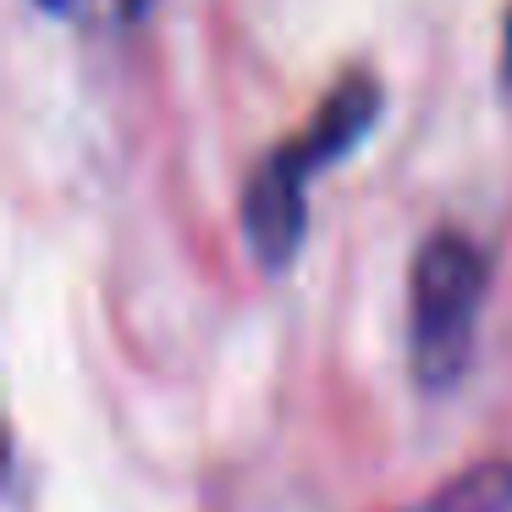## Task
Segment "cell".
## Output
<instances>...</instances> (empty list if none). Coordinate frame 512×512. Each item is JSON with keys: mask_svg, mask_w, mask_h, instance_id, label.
I'll list each match as a JSON object with an SVG mask.
<instances>
[{"mask_svg": "<svg viewBox=\"0 0 512 512\" xmlns=\"http://www.w3.org/2000/svg\"><path fill=\"white\" fill-rule=\"evenodd\" d=\"M39 6L67 23H138L149 0H39Z\"/></svg>", "mask_w": 512, "mask_h": 512, "instance_id": "277c9868", "label": "cell"}, {"mask_svg": "<svg viewBox=\"0 0 512 512\" xmlns=\"http://www.w3.org/2000/svg\"><path fill=\"white\" fill-rule=\"evenodd\" d=\"M413 512H512V457H479Z\"/></svg>", "mask_w": 512, "mask_h": 512, "instance_id": "3957f363", "label": "cell"}, {"mask_svg": "<svg viewBox=\"0 0 512 512\" xmlns=\"http://www.w3.org/2000/svg\"><path fill=\"white\" fill-rule=\"evenodd\" d=\"M490 265L468 232H430L408 270V364L424 391L457 386L474 358Z\"/></svg>", "mask_w": 512, "mask_h": 512, "instance_id": "6da1fadb", "label": "cell"}, {"mask_svg": "<svg viewBox=\"0 0 512 512\" xmlns=\"http://www.w3.org/2000/svg\"><path fill=\"white\" fill-rule=\"evenodd\" d=\"M507 56H512V23H507Z\"/></svg>", "mask_w": 512, "mask_h": 512, "instance_id": "5b68a950", "label": "cell"}, {"mask_svg": "<svg viewBox=\"0 0 512 512\" xmlns=\"http://www.w3.org/2000/svg\"><path fill=\"white\" fill-rule=\"evenodd\" d=\"M331 149L320 144V133H298L292 144H281L265 166L254 171L243 193V232L248 248L265 270H281L298 254L303 232H309V182L331 166Z\"/></svg>", "mask_w": 512, "mask_h": 512, "instance_id": "7a4b0ae2", "label": "cell"}]
</instances>
